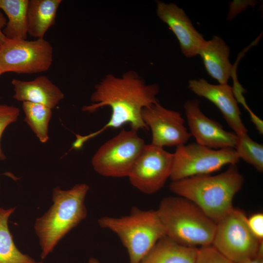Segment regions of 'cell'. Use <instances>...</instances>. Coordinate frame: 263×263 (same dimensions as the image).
I'll list each match as a JSON object with an SVG mask.
<instances>
[{"label":"cell","mask_w":263,"mask_h":263,"mask_svg":"<svg viewBox=\"0 0 263 263\" xmlns=\"http://www.w3.org/2000/svg\"><path fill=\"white\" fill-rule=\"evenodd\" d=\"M99 225L114 233L126 248L130 263H140L156 242L166 235L156 210L133 207L129 215L104 216Z\"/></svg>","instance_id":"obj_5"},{"label":"cell","mask_w":263,"mask_h":263,"mask_svg":"<svg viewBox=\"0 0 263 263\" xmlns=\"http://www.w3.org/2000/svg\"></svg>","instance_id":"obj_31"},{"label":"cell","mask_w":263,"mask_h":263,"mask_svg":"<svg viewBox=\"0 0 263 263\" xmlns=\"http://www.w3.org/2000/svg\"><path fill=\"white\" fill-rule=\"evenodd\" d=\"M241 263H263V244H260L257 255L254 258L247 259Z\"/></svg>","instance_id":"obj_27"},{"label":"cell","mask_w":263,"mask_h":263,"mask_svg":"<svg viewBox=\"0 0 263 263\" xmlns=\"http://www.w3.org/2000/svg\"><path fill=\"white\" fill-rule=\"evenodd\" d=\"M61 0H29L27 6V32L37 39L44 38L53 26Z\"/></svg>","instance_id":"obj_18"},{"label":"cell","mask_w":263,"mask_h":263,"mask_svg":"<svg viewBox=\"0 0 263 263\" xmlns=\"http://www.w3.org/2000/svg\"><path fill=\"white\" fill-rule=\"evenodd\" d=\"M244 177L236 165L212 175L193 176L170 183V190L194 203L217 223L234 207L233 200L241 189Z\"/></svg>","instance_id":"obj_2"},{"label":"cell","mask_w":263,"mask_h":263,"mask_svg":"<svg viewBox=\"0 0 263 263\" xmlns=\"http://www.w3.org/2000/svg\"><path fill=\"white\" fill-rule=\"evenodd\" d=\"M89 189L87 184L82 183L67 190L59 187L53 189V204L36 219L34 225L42 260L54 250L66 235L86 218L85 200Z\"/></svg>","instance_id":"obj_3"},{"label":"cell","mask_w":263,"mask_h":263,"mask_svg":"<svg viewBox=\"0 0 263 263\" xmlns=\"http://www.w3.org/2000/svg\"><path fill=\"white\" fill-rule=\"evenodd\" d=\"M15 94L13 98L54 109L64 98L61 90L47 76L41 75L30 81L14 78L12 80Z\"/></svg>","instance_id":"obj_15"},{"label":"cell","mask_w":263,"mask_h":263,"mask_svg":"<svg viewBox=\"0 0 263 263\" xmlns=\"http://www.w3.org/2000/svg\"><path fill=\"white\" fill-rule=\"evenodd\" d=\"M166 235L182 245H211L216 223L194 203L177 196L165 197L156 210Z\"/></svg>","instance_id":"obj_4"},{"label":"cell","mask_w":263,"mask_h":263,"mask_svg":"<svg viewBox=\"0 0 263 263\" xmlns=\"http://www.w3.org/2000/svg\"><path fill=\"white\" fill-rule=\"evenodd\" d=\"M184 109L189 133L197 144L215 150L234 149L237 135L225 131L219 123L207 116L201 111L197 99L187 100Z\"/></svg>","instance_id":"obj_12"},{"label":"cell","mask_w":263,"mask_h":263,"mask_svg":"<svg viewBox=\"0 0 263 263\" xmlns=\"http://www.w3.org/2000/svg\"><path fill=\"white\" fill-rule=\"evenodd\" d=\"M7 19L4 16L2 12V10L0 8V48L8 39L2 32L3 28L5 27Z\"/></svg>","instance_id":"obj_26"},{"label":"cell","mask_w":263,"mask_h":263,"mask_svg":"<svg viewBox=\"0 0 263 263\" xmlns=\"http://www.w3.org/2000/svg\"><path fill=\"white\" fill-rule=\"evenodd\" d=\"M89 263H100L99 261L94 257H91L89 260Z\"/></svg>","instance_id":"obj_29"},{"label":"cell","mask_w":263,"mask_h":263,"mask_svg":"<svg viewBox=\"0 0 263 263\" xmlns=\"http://www.w3.org/2000/svg\"><path fill=\"white\" fill-rule=\"evenodd\" d=\"M173 153L164 148L146 144L128 175L131 184L146 194L160 190L170 178Z\"/></svg>","instance_id":"obj_10"},{"label":"cell","mask_w":263,"mask_h":263,"mask_svg":"<svg viewBox=\"0 0 263 263\" xmlns=\"http://www.w3.org/2000/svg\"><path fill=\"white\" fill-rule=\"evenodd\" d=\"M1 74H2V72H1V70H0V75Z\"/></svg>","instance_id":"obj_30"},{"label":"cell","mask_w":263,"mask_h":263,"mask_svg":"<svg viewBox=\"0 0 263 263\" xmlns=\"http://www.w3.org/2000/svg\"><path fill=\"white\" fill-rule=\"evenodd\" d=\"M53 61V48L44 38L9 39L0 48V69L3 73L32 74L48 71Z\"/></svg>","instance_id":"obj_9"},{"label":"cell","mask_w":263,"mask_h":263,"mask_svg":"<svg viewBox=\"0 0 263 263\" xmlns=\"http://www.w3.org/2000/svg\"><path fill=\"white\" fill-rule=\"evenodd\" d=\"M229 48L217 36L206 40L199 52L207 73L219 84H227L232 75L233 65L229 59Z\"/></svg>","instance_id":"obj_16"},{"label":"cell","mask_w":263,"mask_h":263,"mask_svg":"<svg viewBox=\"0 0 263 263\" xmlns=\"http://www.w3.org/2000/svg\"><path fill=\"white\" fill-rule=\"evenodd\" d=\"M198 250L196 247L180 244L165 235L140 263H195Z\"/></svg>","instance_id":"obj_17"},{"label":"cell","mask_w":263,"mask_h":263,"mask_svg":"<svg viewBox=\"0 0 263 263\" xmlns=\"http://www.w3.org/2000/svg\"><path fill=\"white\" fill-rule=\"evenodd\" d=\"M250 114L251 120L255 126L257 131L261 135L263 134V121L253 112Z\"/></svg>","instance_id":"obj_28"},{"label":"cell","mask_w":263,"mask_h":263,"mask_svg":"<svg viewBox=\"0 0 263 263\" xmlns=\"http://www.w3.org/2000/svg\"><path fill=\"white\" fill-rule=\"evenodd\" d=\"M142 117L151 130L150 144L153 145L177 147L186 144L191 136L181 114L164 107L159 102L144 108Z\"/></svg>","instance_id":"obj_11"},{"label":"cell","mask_w":263,"mask_h":263,"mask_svg":"<svg viewBox=\"0 0 263 263\" xmlns=\"http://www.w3.org/2000/svg\"><path fill=\"white\" fill-rule=\"evenodd\" d=\"M157 84H147L135 72H126L121 76L106 75L97 84L91 96L92 104L82 108L84 112L93 113L104 107L111 109L109 121L99 130L88 135H76L73 148L78 149L89 139L96 136L108 129L119 128L129 124L131 130L149 128L144 122V108L159 102Z\"/></svg>","instance_id":"obj_1"},{"label":"cell","mask_w":263,"mask_h":263,"mask_svg":"<svg viewBox=\"0 0 263 263\" xmlns=\"http://www.w3.org/2000/svg\"><path fill=\"white\" fill-rule=\"evenodd\" d=\"M188 88L196 95L214 104L222 113L228 126L237 135L247 133L241 117V112L233 91L227 84L214 85L204 78L190 79Z\"/></svg>","instance_id":"obj_13"},{"label":"cell","mask_w":263,"mask_h":263,"mask_svg":"<svg viewBox=\"0 0 263 263\" xmlns=\"http://www.w3.org/2000/svg\"><path fill=\"white\" fill-rule=\"evenodd\" d=\"M156 13L177 38L182 54L188 58L198 55L205 43L184 10L174 3L156 1Z\"/></svg>","instance_id":"obj_14"},{"label":"cell","mask_w":263,"mask_h":263,"mask_svg":"<svg viewBox=\"0 0 263 263\" xmlns=\"http://www.w3.org/2000/svg\"><path fill=\"white\" fill-rule=\"evenodd\" d=\"M22 109L25 114L24 121L30 127L42 143L49 139V124L52 110L41 104L23 102Z\"/></svg>","instance_id":"obj_21"},{"label":"cell","mask_w":263,"mask_h":263,"mask_svg":"<svg viewBox=\"0 0 263 263\" xmlns=\"http://www.w3.org/2000/svg\"><path fill=\"white\" fill-rule=\"evenodd\" d=\"M240 158L234 148L215 150L197 143L176 147L170 179L176 181L209 174L226 165H236Z\"/></svg>","instance_id":"obj_8"},{"label":"cell","mask_w":263,"mask_h":263,"mask_svg":"<svg viewBox=\"0 0 263 263\" xmlns=\"http://www.w3.org/2000/svg\"><path fill=\"white\" fill-rule=\"evenodd\" d=\"M145 145L137 132L123 129L98 148L92 158V165L103 176L128 177Z\"/></svg>","instance_id":"obj_6"},{"label":"cell","mask_w":263,"mask_h":263,"mask_svg":"<svg viewBox=\"0 0 263 263\" xmlns=\"http://www.w3.org/2000/svg\"><path fill=\"white\" fill-rule=\"evenodd\" d=\"M248 226L254 234L259 240L263 239V214L256 213L247 218Z\"/></svg>","instance_id":"obj_25"},{"label":"cell","mask_w":263,"mask_h":263,"mask_svg":"<svg viewBox=\"0 0 263 263\" xmlns=\"http://www.w3.org/2000/svg\"><path fill=\"white\" fill-rule=\"evenodd\" d=\"M195 263H235L217 251L211 245L198 248Z\"/></svg>","instance_id":"obj_24"},{"label":"cell","mask_w":263,"mask_h":263,"mask_svg":"<svg viewBox=\"0 0 263 263\" xmlns=\"http://www.w3.org/2000/svg\"><path fill=\"white\" fill-rule=\"evenodd\" d=\"M28 0H0V8L7 17L2 32L8 39H27Z\"/></svg>","instance_id":"obj_19"},{"label":"cell","mask_w":263,"mask_h":263,"mask_svg":"<svg viewBox=\"0 0 263 263\" xmlns=\"http://www.w3.org/2000/svg\"><path fill=\"white\" fill-rule=\"evenodd\" d=\"M15 209L0 207V263H43L20 252L15 244L8 220Z\"/></svg>","instance_id":"obj_20"},{"label":"cell","mask_w":263,"mask_h":263,"mask_svg":"<svg viewBox=\"0 0 263 263\" xmlns=\"http://www.w3.org/2000/svg\"><path fill=\"white\" fill-rule=\"evenodd\" d=\"M234 149L240 159L252 165L258 171H263V146L250 138L247 133L237 136Z\"/></svg>","instance_id":"obj_22"},{"label":"cell","mask_w":263,"mask_h":263,"mask_svg":"<svg viewBox=\"0 0 263 263\" xmlns=\"http://www.w3.org/2000/svg\"><path fill=\"white\" fill-rule=\"evenodd\" d=\"M262 241L250 230L245 214L233 207L216 223L211 245L230 260L241 263L256 256Z\"/></svg>","instance_id":"obj_7"},{"label":"cell","mask_w":263,"mask_h":263,"mask_svg":"<svg viewBox=\"0 0 263 263\" xmlns=\"http://www.w3.org/2000/svg\"><path fill=\"white\" fill-rule=\"evenodd\" d=\"M20 113L19 109L12 105L0 104V160L6 159L3 152L0 140L3 132L5 129L11 124L15 122Z\"/></svg>","instance_id":"obj_23"}]
</instances>
